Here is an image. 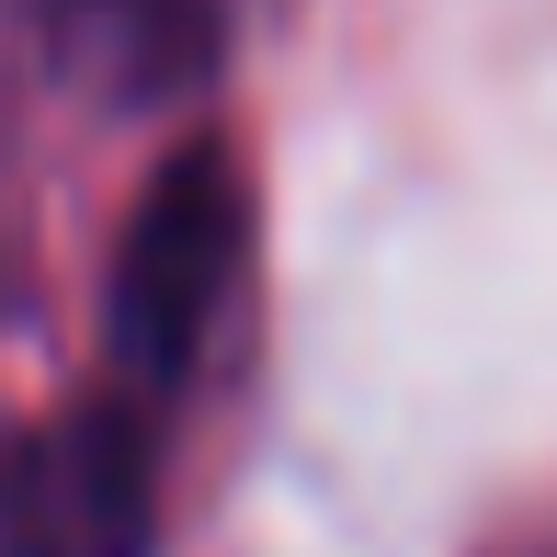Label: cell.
<instances>
[{"label":"cell","instance_id":"6da1fadb","mask_svg":"<svg viewBox=\"0 0 557 557\" xmlns=\"http://www.w3.org/2000/svg\"><path fill=\"white\" fill-rule=\"evenodd\" d=\"M239 273H250V183L216 137H194L125 216L103 285V398H125L137 421H171V398L206 375Z\"/></svg>","mask_w":557,"mask_h":557},{"label":"cell","instance_id":"7a4b0ae2","mask_svg":"<svg viewBox=\"0 0 557 557\" xmlns=\"http://www.w3.org/2000/svg\"><path fill=\"white\" fill-rule=\"evenodd\" d=\"M160 421L125 398H69L58 421H0V557H148Z\"/></svg>","mask_w":557,"mask_h":557},{"label":"cell","instance_id":"3957f363","mask_svg":"<svg viewBox=\"0 0 557 557\" xmlns=\"http://www.w3.org/2000/svg\"><path fill=\"white\" fill-rule=\"evenodd\" d=\"M23 12H35L46 69L103 114L183 103L227 58V0H23Z\"/></svg>","mask_w":557,"mask_h":557},{"label":"cell","instance_id":"277c9868","mask_svg":"<svg viewBox=\"0 0 557 557\" xmlns=\"http://www.w3.org/2000/svg\"><path fill=\"white\" fill-rule=\"evenodd\" d=\"M23 285V125H12V58H0V296Z\"/></svg>","mask_w":557,"mask_h":557},{"label":"cell","instance_id":"5b68a950","mask_svg":"<svg viewBox=\"0 0 557 557\" xmlns=\"http://www.w3.org/2000/svg\"><path fill=\"white\" fill-rule=\"evenodd\" d=\"M490 557H557V535H512V546H490Z\"/></svg>","mask_w":557,"mask_h":557}]
</instances>
